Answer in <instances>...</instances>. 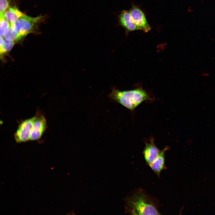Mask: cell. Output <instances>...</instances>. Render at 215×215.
<instances>
[{
	"label": "cell",
	"instance_id": "9",
	"mask_svg": "<svg viewBox=\"0 0 215 215\" xmlns=\"http://www.w3.org/2000/svg\"><path fill=\"white\" fill-rule=\"evenodd\" d=\"M168 146H165L160 150L159 153L156 159L149 165L153 172L160 177V173L163 170L166 169L165 166V153L168 150Z\"/></svg>",
	"mask_w": 215,
	"mask_h": 215
},
{
	"label": "cell",
	"instance_id": "6",
	"mask_svg": "<svg viewBox=\"0 0 215 215\" xmlns=\"http://www.w3.org/2000/svg\"><path fill=\"white\" fill-rule=\"evenodd\" d=\"M129 12L135 23L139 30L147 33L150 31L151 27L148 23L143 11L138 6L132 4Z\"/></svg>",
	"mask_w": 215,
	"mask_h": 215
},
{
	"label": "cell",
	"instance_id": "14",
	"mask_svg": "<svg viewBox=\"0 0 215 215\" xmlns=\"http://www.w3.org/2000/svg\"><path fill=\"white\" fill-rule=\"evenodd\" d=\"M9 0H0V14L3 16L5 11L8 8Z\"/></svg>",
	"mask_w": 215,
	"mask_h": 215
},
{
	"label": "cell",
	"instance_id": "1",
	"mask_svg": "<svg viewBox=\"0 0 215 215\" xmlns=\"http://www.w3.org/2000/svg\"><path fill=\"white\" fill-rule=\"evenodd\" d=\"M126 212L131 215H160L158 199L141 188L132 190L125 199Z\"/></svg>",
	"mask_w": 215,
	"mask_h": 215
},
{
	"label": "cell",
	"instance_id": "8",
	"mask_svg": "<svg viewBox=\"0 0 215 215\" xmlns=\"http://www.w3.org/2000/svg\"><path fill=\"white\" fill-rule=\"evenodd\" d=\"M142 153L146 164L149 165L157 157L160 150L155 145L153 138L145 141Z\"/></svg>",
	"mask_w": 215,
	"mask_h": 215
},
{
	"label": "cell",
	"instance_id": "12",
	"mask_svg": "<svg viewBox=\"0 0 215 215\" xmlns=\"http://www.w3.org/2000/svg\"><path fill=\"white\" fill-rule=\"evenodd\" d=\"M2 44L0 45L1 53H4L9 51L13 47L14 42L13 41L7 40L4 38Z\"/></svg>",
	"mask_w": 215,
	"mask_h": 215
},
{
	"label": "cell",
	"instance_id": "11",
	"mask_svg": "<svg viewBox=\"0 0 215 215\" xmlns=\"http://www.w3.org/2000/svg\"><path fill=\"white\" fill-rule=\"evenodd\" d=\"M0 36L3 37L8 32L10 23L5 19L3 16H0Z\"/></svg>",
	"mask_w": 215,
	"mask_h": 215
},
{
	"label": "cell",
	"instance_id": "4",
	"mask_svg": "<svg viewBox=\"0 0 215 215\" xmlns=\"http://www.w3.org/2000/svg\"><path fill=\"white\" fill-rule=\"evenodd\" d=\"M47 128V121L44 114L39 111L34 116L30 141L40 139Z\"/></svg>",
	"mask_w": 215,
	"mask_h": 215
},
{
	"label": "cell",
	"instance_id": "3",
	"mask_svg": "<svg viewBox=\"0 0 215 215\" xmlns=\"http://www.w3.org/2000/svg\"><path fill=\"white\" fill-rule=\"evenodd\" d=\"M43 16L33 17L25 14L14 22L10 24L11 28L17 33L19 39L33 32L43 19Z\"/></svg>",
	"mask_w": 215,
	"mask_h": 215
},
{
	"label": "cell",
	"instance_id": "10",
	"mask_svg": "<svg viewBox=\"0 0 215 215\" xmlns=\"http://www.w3.org/2000/svg\"><path fill=\"white\" fill-rule=\"evenodd\" d=\"M24 14L16 6L9 7L5 12L3 16L10 24L14 22Z\"/></svg>",
	"mask_w": 215,
	"mask_h": 215
},
{
	"label": "cell",
	"instance_id": "2",
	"mask_svg": "<svg viewBox=\"0 0 215 215\" xmlns=\"http://www.w3.org/2000/svg\"><path fill=\"white\" fill-rule=\"evenodd\" d=\"M108 96L131 110H134L143 102L152 99L148 93L141 88L127 90H120L114 88Z\"/></svg>",
	"mask_w": 215,
	"mask_h": 215
},
{
	"label": "cell",
	"instance_id": "5",
	"mask_svg": "<svg viewBox=\"0 0 215 215\" xmlns=\"http://www.w3.org/2000/svg\"><path fill=\"white\" fill-rule=\"evenodd\" d=\"M34 116L24 119L19 124L14 133V137L17 143H22L30 141Z\"/></svg>",
	"mask_w": 215,
	"mask_h": 215
},
{
	"label": "cell",
	"instance_id": "7",
	"mask_svg": "<svg viewBox=\"0 0 215 215\" xmlns=\"http://www.w3.org/2000/svg\"><path fill=\"white\" fill-rule=\"evenodd\" d=\"M117 26H121L125 30L126 34L130 32L139 30L130 14L129 10H123L117 16Z\"/></svg>",
	"mask_w": 215,
	"mask_h": 215
},
{
	"label": "cell",
	"instance_id": "13",
	"mask_svg": "<svg viewBox=\"0 0 215 215\" xmlns=\"http://www.w3.org/2000/svg\"><path fill=\"white\" fill-rule=\"evenodd\" d=\"M3 37L7 40L13 41L19 40L17 33L11 28L10 26L7 33Z\"/></svg>",
	"mask_w": 215,
	"mask_h": 215
}]
</instances>
